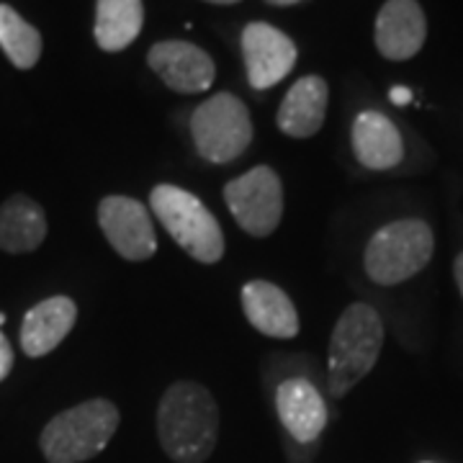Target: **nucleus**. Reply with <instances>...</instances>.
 <instances>
[{"instance_id": "obj_9", "label": "nucleus", "mask_w": 463, "mask_h": 463, "mask_svg": "<svg viewBox=\"0 0 463 463\" xmlns=\"http://www.w3.org/2000/svg\"><path fill=\"white\" fill-rule=\"evenodd\" d=\"M242 57L248 80L255 90L281 83L297 65V44L276 26L252 21L242 29Z\"/></svg>"}, {"instance_id": "obj_13", "label": "nucleus", "mask_w": 463, "mask_h": 463, "mask_svg": "<svg viewBox=\"0 0 463 463\" xmlns=\"http://www.w3.org/2000/svg\"><path fill=\"white\" fill-rule=\"evenodd\" d=\"M78 322V304L70 297H52L32 307L21 325V347L29 358H42L65 340Z\"/></svg>"}, {"instance_id": "obj_23", "label": "nucleus", "mask_w": 463, "mask_h": 463, "mask_svg": "<svg viewBox=\"0 0 463 463\" xmlns=\"http://www.w3.org/2000/svg\"><path fill=\"white\" fill-rule=\"evenodd\" d=\"M265 3H270V5H297L301 0H265Z\"/></svg>"}, {"instance_id": "obj_17", "label": "nucleus", "mask_w": 463, "mask_h": 463, "mask_svg": "<svg viewBox=\"0 0 463 463\" xmlns=\"http://www.w3.org/2000/svg\"><path fill=\"white\" fill-rule=\"evenodd\" d=\"M47 240L44 209L29 196L16 194L0 203V250L21 255L33 252Z\"/></svg>"}, {"instance_id": "obj_4", "label": "nucleus", "mask_w": 463, "mask_h": 463, "mask_svg": "<svg viewBox=\"0 0 463 463\" xmlns=\"http://www.w3.org/2000/svg\"><path fill=\"white\" fill-rule=\"evenodd\" d=\"M149 209L194 260L214 265L224 258V232L196 194L160 183L149 194Z\"/></svg>"}, {"instance_id": "obj_3", "label": "nucleus", "mask_w": 463, "mask_h": 463, "mask_svg": "<svg viewBox=\"0 0 463 463\" xmlns=\"http://www.w3.org/2000/svg\"><path fill=\"white\" fill-rule=\"evenodd\" d=\"M118 430V410L109 399H88L57 417L42 430V453L50 463H83L99 456Z\"/></svg>"}, {"instance_id": "obj_22", "label": "nucleus", "mask_w": 463, "mask_h": 463, "mask_svg": "<svg viewBox=\"0 0 463 463\" xmlns=\"http://www.w3.org/2000/svg\"><path fill=\"white\" fill-rule=\"evenodd\" d=\"M453 273H456V283H458V291H461L463 297V252L456 258V263H453Z\"/></svg>"}, {"instance_id": "obj_18", "label": "nucleus", "mask_w": 463, "mask_h": 463, "mask_svg": "<svg viewBox=\"0 0 463 463\" xmlns=\"http://www.w3.org/2000/svg\"><path fill=\"white\" fill-rule=\"evenodd\" d=\"M145 24L142 0H96V42L103 52H121L132 44Z\"/></svg>"}, {"instance_id": "obj_19", "label": "nucleus", "mask_w": 463, "mask_h": 463, "mask_svg": "<svg viewBox=\"0 0 463 463\" xmlns=\"http://www.w3.org/2000/svg\"><path fill=\"white\" fill-rule=\"evenodd\" d=\"M0 50L18 70H32L42 57L39 29L5 3H0Z\"/></svg>"}, {"instance_id": "obj_16", "label": "nucleus", "mask_w": 463, "mask_h": 463, "mask_svg": "<svg viewBox=\"0 0 463 463\" xmlns=\"http://www.w3.org/2000/svg\"><path fill=\"white\" fill-rule=\"evenodd\" d=\"M353 152L368 170L397 167L404 157V142L394 121L381 111H361L353 121Z\"/></svg>"}, {"instance_id": "obj_5", "label": "nucleus", "mask_w": 463, "mask_h": 463, "mask_svg": "<svg viewBox=\"0 0 463 463\" xmlns=\"http://www.w3.org/2000/svg\"><path fill=\"white\" fill-rule=\"evenodd\" d=\"M432 250L435 237L425 222L399 219L381 227L371 237L364 255L365 273L379 286H397L402 281H410L430 263Z\"/></svg>"}, {"instance_id": "obj_6", "label": "nucleus", "mask_w": 463, "mask_h": 463, "mask_svg": "<svg viewBox=\"0 0 463 463\" xmlns=\"http://www.w3.org/2000/svg\"><path fill=\"white\" fill-rule=\"evenodd\" d=\"M191 137L206 163L227 165L252 142L248 106L232 93H216L191 114Z\"/></svg>"}, {"instance_id": "obj_10", "label": "nucleus", "mask_w": 463, "mask_h": 463, "mask_svg": "<svg viewBox=\"0 0 463 463\" xmlns=\"http://www.w3.org/2000/svg\"><path fill=\"white\" fill-rule=\"evenodd\" d=\"M147 65L170 90L183 96L209 90L216 78V65L209 52L178 39L157 42L147 52Z\"/></svg>"}, {"instance_id": "obj_15", "label": "nucleus", "mask_w": 463, "mask_h": 463, "mask_svg": "<svg viewBox=\"0 0 463 463\" xmlns=\"http://www.w3.org/2000/svg\"><path fill=\"white\" fill-rule=\"evenodd\" d=\"M242 309L258 332L279 340L298 335V312L288 294L276 283L250 281L242 286Z\"/></svg>"}, {"instance_id": "obj_12", "label": "nucleus", "mask_w": 463, "mask_h": 463, "mask_svg": "<svg viewBox=\"0 0 463 463\" xmlns=\"http://www.w3.org/2000/svg\"><path fill=\"white\" fill-rule=\"evenodd\" d=\"M276 412L297 443H315L327 425V404L309 379H286L276 389Z\"/></svg>"}, {"instance_id": "obj_24", "label": "nucleus", "mask_w": 463, "mask_h": 463, "mask_svg": "<svg viewBox=\"0 0 463 463\" xmlns=\"http://www.w3.org/2000/svg\"><path fill=\"white\" fill-rule=\"evenodd\" d=\"M206 3H214V5H232V3H240V0H206Z\"/></svg>"}, {"instance_id": "obj_25", "label": "nucleus", "mask_w": 463, "mask_h": 463, "mask_svg": "<svg viewBox=\"0 0 463 463\" xmlns=\"http://www.w3.org/2000/svg\"><path fill=\"white\" fill-rule=\"evenodd\" d=\"M3 322H5V317H3V315H0V325H3Z\"/></svg>"}, {"instance_id": "obj_11", "label": "nucleus", "mask_w": 463, "mask_h": 463, "mask_svg": "<svg viewBox=\"0 0 463 463\" xmlns=\"http://www.w3.org/2000/svg\"><path fill=\"white\" fill-rule=\"evenodd\" d=\"M428 36V21L417 0H386L376 16V50L394 62L412 60Z\"/></svg>"}, {"instance_id": "obj_21", "label": "nucleus", "mask_w": 463, "mask_h": 463, "mask_svg": "<svg viewBox=\"0 0 463 463\" xmlns=\"http://www.w3.org/2000/svg\"><path fill=\"white\" fill-rule=\"evenodd\" d=\"M389 99H392L394 106H407V103L412 100V90L404 88V85H394V88L389 90Z\"/></svg>"}, {"instance_id": "obj_20", "label": "nucleus", "mask_w": 463, "mask_h": 463, "mask_svg": "<svg viewBox=\"0 0 463 463\" xmlns=\"http://www.w3.org/2000/svg\"><path fill=\"white\" fill-rule=\"evenodd\" d=\"M14 368V347L8 343V337L0 332V381L5 379Z\"/></svg>"}, {"instance_id": "obj_1", "label": "nucleus", "mask_w": 463, "mask_h": 463, "mask_svg": "<svg viewBox=\"0 0 463 463\" xmlns=\"http://www.w3.org/2000/svg\"><path fill=\"white\" fill-rule=\"evenodd\" d=\"M160 446L175 463H203L216 448L219 407L206 386L175 381L157 407Z\"/></svg>"}, {"instance_id": "obj_8", "label": "nucleus", "mask_w": 463, "mask_h": 463, "mask_svg": "<svg viewBox=\"0 0 463 463\" xmlns=\"http://www.w3.org/2000/svg\"><path fill=\"white\" fill-rule=\"evenodd\" d=\"M99 224L109 245L132 263L149 260L157 252V234L145 203L129 196H106L99 203Z\"/></svg>"}, {"instance_id": "obj_7", "label": "nucleus", "mask_w": 463, "mask_h": 463, "mask_svg": "<svg viewBox=\"0 0 463 463\" xmlns=\"http://www.w3.org/2000/svg\"><path fill=\"white\" fill-rule=\"evenodd\" d=\"M224 201L234 222L250 237H268L283 216V185L273 167L258 165L224 185Z\"/></svg>"}, {"instance_id": "obj_2", "label": "nucleus", "mask_w": 463, "mask_h": 463, "mask_svg": "<svg viewBox=\"0 0 463 463\" xmlns=\"http://www.w3.org/2000/svg\"><path fill=\"white\" fill-rule=\"evenodd\" d=\"M383 347V322L368 304H350L335 322L327 350V389L332 397H345L364 381L379 361Z\"/></svg>"}, {"instance_id": "obj_14", "label": "nucleus", "mask_w": 463, "mask_h": 463, "mask_svg": "<svg viewBox=\"0 0 463 463\" xmlns=\"http://www.w3.org/2000/svg\"><path fill=\"white\" fill-rule=\"evenodd\" d=\"M327 103H330L327 80L319 75H307L291 85L288 93L283 96L276 124L283 134H288L294 139L315 137L325 124Z\"/></svg>"}]
</instances>
